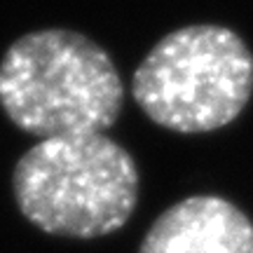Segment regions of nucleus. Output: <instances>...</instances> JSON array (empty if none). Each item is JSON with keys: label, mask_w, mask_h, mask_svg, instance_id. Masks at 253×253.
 Returning <instances> with one entry per match:
<instances>
[{"label": "nucleus", "mask_w": 253, "mask_h": 253, "mask_svg": "<svg viewBox=\"0 0 253 253\" xmlns=\"http://www.w3.org/2000/svg\"><path fill=\"white\" fill-rule=\"evenodd\" d=\"M125 87L110 54L68 28L17 38L0 59V108L31 136L103 134L118 122Z\"/></svg>", "instance_id": "1"}, {"label": "nucleus", "mask_w": 253, "mask_h": 253, "mask_svg": "<svg viewBox=\"0 0 253 253\" xmlns=\"http://www.w3.org/2000/svg\"><path fill=\"white\" fill-rule=\"evenodd\" d=\"M12 192L47 235L94 239L125 225L138 199L134 157L106 134L42 138L19 157Z\"/></svg>", "instance_id": "2"}, {"label": "nucleus", "mask_w": 253, "mask_h": 253, "mask_svg": "<svg viewBox=\"0 0 253 253\" xmlns=\"http://www.w3.org/2000/svg\"><path fill=\"white\" fill-rule=\"evenodd\" d=\"M138 108L178 134H207L239 118L253 94V54L232 28H176L138 63L131 78Z\"/></svg>", "instance_id": "3"}, {"label": "nucleus", "mask_w": 253, "mask_h": 253, "mask_svg": "<svg viewBox=\"0 0 253 253\" xmlns=\"http://www.w3.org/2000/svg\"><path fill=\"white\" fill-rule=\"evenodd\" d=\"M138 253H253V223L227 199L195 195L155 220Z\"/></svg>", "instance_id": "4"}]
</instances>
